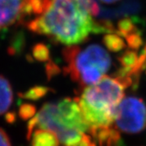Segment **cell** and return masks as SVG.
<instances>
[{"label":"cell","mask_w":146,"mask_h":146,"mask_svg":"<svg viewBox=\"0 0 146 146\" xmlns=\"http://www.w3.org/2000/svg\"><path fill=\"white\" fill-rule=\"evenodd\" d=\"M56 135L50 131L38 128L32 136V146H59Z\"/></svg>","instance_id":"cell-9"},{"label":"cell","mask_w":146,"mask_h":146,"mask_svg":"<svg viewBox=\"0 0 146 146\" xmlns=\"http://www.w3.org/2000/svg\"><path fill=\"white\" fill-rule=\"evenodd\" d=\"M114 127L127 134H137L146 128V104L143 100L129 96L123 98L116 110Z\"/></svg>","instance_id":"cell-4"},{"label":"cell","mask_w":146,"mask_h":146,"mask_svg":"<svg viewBox=\"0 0 146 146\" xmlns=\"http://www.w3.org/2000/svg\"><path fill=\"white\" fill-rule=\"evenodd\" d=\"M54 115L57 121L65 128L89 133V127L84 118L76 98H65L56 103Z\"/></svg>","instance_id":"cell-6"},{"label":"cell","mask_w":146,"mask_h":146,"mask_svg":"<svg viewBox=\"0 0 146 146\" xmlns=\"http://www.w3.org/2000/svg\"><path fill=\"white\" fill-rule=\"evenodd\" d=\"M45 68H46V78L48 80H50L61 72L58 66L56 63H54L51 59L46 62Z\"/></svg>","instance_id":"cell-17"},{"label":"cell","mask_w":146,"mask_h":146,"mask_svg":"<svg viewBox=\"0 0 146 146\" xmlns=\"http://www.w3.org/2000/svg\"><path fill=\"white\" fill-rule=\"evenodd\" d=\"M99 1L104 3H106V4H110V3H115L119 1V0H99Z\"/></svg>","instance_id":"cell-21"},{"label":"cell","mask_w":146,"mask_h":146,"mask_svg":"<svg viewBox=\"0 0 146 146\" xmlns=\"http://www.w3.org/2000/svg\"><path fill=\"white\" fill-rule=\"evenodd\" d=\"M99 13L95 0H52L48 10L24 25L29 31L47 36L66 46H78L92 33H111L115 26L107 21H97Z\"/></svg>","instance_id":"cell-1"},{"label":"cell","mask_w":146,"mask_h":146,"mask_svg":"<svg viewBox=\"0 0 146 146\" xmlns=\"http://www.w3.org/2000/svg\"><path fill=\"white\" fill-rule=\"evenodd\" d=\"M103 43L111 52H119L127 46L124 38L115 31L106 33L103 38Z\"/></svg>","instance_id":"cell-11"},{"label":"cell","mask_w":146,"mask_h":146,"mask_svg":"<svg viewBox=\"0 0 146 146\" xmlns=\"http://www.w3.org/2000/svg\"><path fill=\"white\" fill-rule=\"evenodd\" d=\"M0 146H11L10 139L2 128H0Z\"/></svg>","instance_id":"cell-19"},{"label":"cell","mask_w":146,"mask_h":146,"mask_svg":"<svg viewBox=\"0 0 146 146\" xmlns=\"http://www.w3.org/2000/svg\"><path fill=\"white\" fill-rule=\"evenodd\" d=\"M89 135L98 146H118L121 136L114 126L89 130Z\"/></svg>","instance_id":"cell-8"},{"label":"cell","mask_w":146,"mask_h":146,"mask_svg":"<svg viewBox=\"0 0 146 146\" xmlns=\"http://www.w3.org/2000/svg\"><path fill=\"white\" fill-rule=\"evenodd\" d=\"M30 16L26 0H0V32L16 25H24Z\"/></svg>","instance_id":"cell-7"},{"label":"cell","mask_w":146,"mask_h":146,"mask_svg":"<svg viewBox=\"0 0 146 146\" xmlns=\"http://www.w3.org/2000/svg\"><path fill=\"white\" fill-rule=\"evenodd\" d=\"M13 102V91L10 82L0 75V115L10 108Z\"/></svg>","instance_id":"cell-10"},{"label":"cell","mask_w":146,"mask_h":146,"mask_svg":"<svg viewBox=\"0 0 146 146\" xmlns=\"http://www.w3.org/2000/svg\"><path fill=\"white\" fill-rule=\"evenodd\" d=\"M36 126H38V116H37V115H35L34 117H33L32 119H30V120L28 123L26 133L27 140H30V138L33 136V131H34Z\"/></svg>","instance_id":"cell-18"},{"label":"cell","mask_w":146,"mask_h":146,"mask_svg":"<svg viewBox=\"0 0 146 146\" xmlns=\"http://www.w3.org/2000/svg\"><path fill=\"white\" fill-rule=\"evenodd\" d=\"M55 106L56 103L54 102L46 103L42 106L37 114L38 127L54 132L63 146H76L85 133L69 130L61 125L55 118Z\"/></svg>","instance_id":"cell-5"},{"label":"cell","mask_w":146,"mask_h":146,"mask_svg":"<svg viewBox=\"0 0 146 146\" xmlns=\"http://www.w3.org/2000/svg\"><path fill=\"white\" fill-rule=\"evenodd\" d=\"M51 92H53V89L49 87L42 86V85H36L28 89L25 93H19L18 96L25 99L37 101L44 98L49 93H51Z\"/></svg>","instance_id":"cell-13"},{"label":"cell","mask_w":146,"mask_h":146,"mask_svg":"<svg viewBox=\"0 0 146 146\" xmlns=\"http://www.w3.org/2000/svg\"><path fill=\"white\" fill-rule=\"evenodd\" d=\"M6 122L9 124H12L16 121V114L14 111H9L5 115Z\"/></svg>","instance_id":"cell-20"},{"label":"cell","mask_w":146,"mask_h":146,"mask_svg":"<svg viewBox=\"0 0 146 146\" xmlns=\"http://www.w3.org/2000/svg\"><path fill=\"white\" fill-rule=\"evenodd\" d=\"M62 54L66 63L63 72L83 89L97 83L111 66L109 53L98 44L84 48L78 46H66Z\"/></svg>","instance_id":"cell-3"},{"label":"cell","mask_w":146,"mask_h":146,"mask_svg":"<svg viewBox=\"0 0 146 146\" xmlns=\"http://www.w3.org/2000/svg\"><path fill=\"white\" fill-rule=\"evenodd\" d=\"M31 16L35 17L45 13L51 4L52 0H26Z\"/></svg>","instance_id":"cell-14"},{"label":"cell","mask_w":146,"mask_h":146,"mask_svg":"<svg viewBox=\"0 0 146 146\" xmlns=\"http://www.w3.org/2000/svg\"><path fill=\"white\" fill-rule=\"evenodd\" d=\"M36 111V107L34 105L30 103H25L21 105L19 108V116L21 119L26 121L34 117Z\"/></svg>","instance_id":"cell-16"},{"label":"cell","mask_w":146,"mask_h":146,"mask_svg":"<svg viewBox=\"0 0 146 146\" xmlns=\"http://www.w3.org/2000/svg\"><path fill=\"white\" fill-rule=\"evenodd\" d=\"M124 89L117 79L108 76L83 89L76 99L89 130L114 124L117 107L124 98Z\"/></svg>","instance_id":"cell-2"},{"label":"cell","mask_w":146,"mask_h":146,"mask_svg":"<svg viewBox=\"0 0 146 146\" xmlns=\"http://www.w3.org/2000/svg\"><path fill=\"white\" fill-rule=\"evenodd\" d=\"M24 48H25V39H24V37L21 36H17L11 42V45L7 49V52L11 56L18 55V54H20L23 52Z\"/></svg>","instance_id":"cell-15"},{"label":"cell","mask_w":146,"mask_h":146,"mask_svg":"<svg viewBox=\"0 0 146 146\" xmlns=\"http://www.w3.org/2000/svg\"><path fill=\"white\" fill-rule=\"evenodd\" d=\"M27 58L31 62L33 59L39 62H48L50 60V50L44 43H36L32 47L31 54H28Z\"/></svg>","instance_id":"cell-12"},{"label":"cell","mask_w":146,"mask_h":146,"mask_svg":"<svg viewBox=\"0 0 146 146\" xmlns=\"http://www.w3.org/2000/svg\"><path fill=\"white\" fill-rule=\"evenodd\" d=\"M141 54H143L146 58V43H145V46H144V48H143V50H142Z\"/></svg>","instance_id":"cell-22"}]
</instances>
